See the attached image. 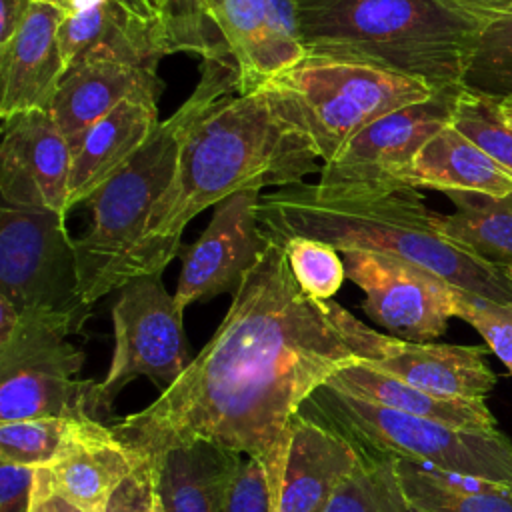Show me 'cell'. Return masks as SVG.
Returning <instances> with one entry per match:
<instances>
[{
	"mask_svg": "<svg viewBox=\"0 0 512 512\" xmlns=\"http://www.w3.org/2000/svg\"><path fill=\"white\" fill-rule=\"evenodd\" d=\"M262 232L264 246L212 338L150 406L110 430L144 460L196 442L250 456L266 470L278 512L300 406L340 368L382 358L394 336L306 294L284 244Z\"/></svg>",
	"mask_w": 512,
	"mask_h": 512,
	"instance_id": "1",
	"label": "cell"
},
{
	"mask_svg": "<svg viewBox=\"0 0 512 512\" xmlns=\"http://www.w3.org/2000/svg\"><path fill=\"white\" fill-rule=\"evenodd\" d=\"M320 156L292 110L266 84L222 98L186 136L172 182L158 198L122 274H162L182 232L204 208L250 186H298Z\"/></svg>",
	"mask_w": 512,
	"mask_h": 512,
	"instance_id": "2",
	"label": "cell"
},
{
	"mask_svg": "<svg viewBox=\"0 0 512 512\" xmlns=\"http://www.w3.org/2000/svg\"><path fill=\"white\" fill-rule=\"evenodd\" d=\"M422 194L412 186L386 192H336L298 184L262 194L258 222L278 238L304 236L338 252L386 254L428 270L450 286L494 302H512V280L442 236L430 222Z\"/></svg>",
	"mask_w": 512,
	"mask_h": 512,
	"instance_id": "3",
	"label": "cell"
},
{
	"mask_svg": "<svg viewBox=\"0 0 512 512\" xmlns=\"http://www.w3.org/2000/svg\"><path fill=\"white\" fill-rule=\"evenodd\" d=\"M306 52L368 60L430 86H460L486 26L444 0H292Z\"/></svg>",
	"mask_w": 512,
	"mask_h": 512,
	"instance_id": "4",
	"label": "cell"
},
{
	"mask_svg": "<svg viewBox=\"0 0 512 512\" xmlns=\"http://www.w3.org/2000/svg\"><path fill=\"white\" fill-rule=\"evenodd\" d=\"M230 94H238L234 64L202 60L200 82L186 102L162 120L148 142L90 196L86 202L92 214L90 226L84 236L74 240L78 292L88 306L122 288L128 256L140 242L158 198L174 178L186 136Z\"/></svg>",
	"mask_w": 512,
	"mask_h": 512,
	"instance_id": "5",
	"label": "cell"
},
{
	"mask_svg": "<svg viewBox=\"0 0 512 512\" xmlns=\"http://www.w3.org/2000/svg\"><path fill=\"white\" fill-rule=\"evenodd\" d=\"M292 110L322 162L376 118L428 100L436 88L380 64L306 52L264 82Z\"/></svg>",
	"mask_w": 512,
	"mask_h": 512,
	"instance_id": "6",
	"label": "cell"
},
{
	"mask_svg": "<svg viewBox=\"0 0 512 512\" xmlns=\"http://www.w3.org/2000/svg\"><path fill=\"white\" fill-rule=\"evenodd\" d=\"M80 330L70 316L18 312L0 296V422L90 416L94 382L78 378L84 354L68 342Z\"/></svg>",
	"mask_w": 512,
	"mask_h": 512,
	"instance_id": "7",
	"label": "cell"
},
{
	"mask_svg": "<svg viewBox=\"0 0 512 512\" xmlns=\"http://www.w3.org/2000/svg\"><path fill=\"white\" fill-rule=\"evenodd\" d=\"M326 424L364 450L512 486V442L500 432L454 428L372 404L328 386L310 396Z\"/></svg>",
	"mask_w": 512,
	"mask_h": 512,
	"instance_id": "8",
	"label": "cell"
},
{
	"mask_svg": "<svg viewBox=\"0 0 512 512\" xmlns=\"http://www.w3.org/2000/svg\"><path fill=\"white\" fill-rule=\"evenodd\" d=\"M0 296L18 312L70 316L84 326L90 308L78 292V260L66 214L2 204Z\"/></svg>",
	"mask_w": 512,
	"mask_h": 512,
	"instance_id": "9",
	"label": "cell"
},
{
	"mask_svg": "<svg viewBox=\"0 0 512 512\" xmlns=\"http://www.w3.org/2000/svg\"><path fill=\"white\" fill-rule=\"evenodd\" d=\"M182 314L162 274L130 280L112 306L114 354L106 376L90 390V416L98 422L132 380L146 376L168 388L188 366Z\"/></svg>",
	"mask_w": 512,
	"mask_h": 512,
	"instance_id": "10",
	"label": "cell"
},
{
	"mask_svg": "<svg viewBox=\"0 0 512 512\" xmlns=\"http://www.w3.org/2000/svg\"><path fill=\"white\" fill-rule=\"evenodd\" d=\"M462 88V84L438 88L428 100L370 122L328 162H322L318 186L354 194L402 188V176L416 154L430 138L452 124Z\"/></svg>",
	"mask_w": 512,
	"mask_h": 512,
	"instance_id": "11",
	"label": "cell"
},
{
	"mask_svg": "<svg viewBox=\"0 0 512 512\" xmlns=\"http://www.w3.org/2000/svg\"><path fill=\"white\" fill-rule=\"evenodd\" d=\"M346 278L362 292V310L390 336L432 342L456 316L454 286L410 262L366 250H346Z\"/></svg>",
	"mask_w": 512,
	"mask_h": 512,
	"instance_id": "12",
	"label": "cell"
},
{
	"mask_svg": "<svg viewBox=\"0 0 512 512\" xmlns=\"http://www.w3.org/2000/svg\"><path fill=\"white\" fill-rule=\"evenodd\" d=\"M262 188L250 186L220 200L202 236L182 252V272L174 294L184 312L192 302L232 294L256 262L264 232L258 228Z\"/></svg>",
	"mask_w": 512,
	"mask_h": 512,
	"instance_id": "13",
	"label": "cell"
},
{
	"mask_svg": "<svg viewBox=\"0 0 512 512\" xmlns=\"http://www.w3.org/2000/svg\"><path fill=\"white\" fill-rule=\"evenodd\" d=\"M72 146L50 110H30L2 120V204L52 210L68 216Z\"/></svg>",
	"mask_w": 512,
	"mask_h": 512,
	"instance_id": "14",
	"label": "cell"
},
{
	"mask_svg": "<svg viewBox=\"0 0 512 512\" xmlns=\"http://www.w3.org/2000/svg\"><path fill=\"white\" fill-rule=\"evenodd\" d=\"M144 462L102 422L84 416L52 462L36 468L46 486L82 512H108L116 490Z\"/></svg>",
	"mask_w": 512,
	"mask_h": 512,
	"instance_id": "15",
	"label": "cell"
},
{
	"mask_svg": "<svg viewBox=\"0 0 512 512\" xmlns=\"http://www.w3.org/2000/svg\"><path fill=\"white\" fill-rule=\"evenodd\" d=\"M62 8L36 2L22 26L0 44V118L50 110L66 74L58 28Z\"/></svg>",
	"mask_w": 512,
	"mask_h": 512,
	"instance_id": "16",
	"label": "cell"
},
{
	"mask_svg": "<svg viewBox=\"0 0 512 512\" xmlns=\"http://www.w3.org/2000/svg\"><path fill=\"white\" fill-rule=\"evenodd\" d=\"M142 92H162L156 62L98 54L68 68L50 114L74 148L92 124Z\"/></svg>",
	"mask_w": 512,
	"mask_h": 512,
	"instance_id": "17",
	"label": "cell"
},
{
	"mask_svg": "<svg viewBox=\"0 0 512 512\" xmlns=\"http://www.w3.org/2000/svg\"><path fill=\"white\" fill-rule=\"evenodd\" d=\"M364 456L350 436L298 414L292 422L278 512H326Z\"/></svg>",
	"mask_w": 512,
	"mask_h": 512,
	"instance_id": "18",
	"label": "cell"
},
{
	"mask_svg": "<svg viewBox=\"0 0 512 512\" xmlns=\"http://www.w3.org/2000/svg\"><path fill=\"white\" fill-rule=\"evenodd\" d=\"M160 92H142L92 124L72 148V174L68 188V212L116 174L158 128Z\"/></svg>",
	"mask_w": 512,
	"mask_h": 512,
	"instance_id": "19",
	"label": "cell"
},
{
	"mask_svg": "<svg viewBox=\"0 0 512 512\" xmlns=\"http://www.w3.org/2000/svg\"><path fill=\"white\" fill-rule=\"evenodd\" d=\"M486 352L484 346L410 342L394 336L382 358L366 362L436 396L484 400L496 384V374L486 364Z\"/></svg>",
	"mask_w": 512,
	"mask_h": 512,
	"instance_id": "20",
	"label": "cell"
},
{
	"mask_svg": "<svg viewBox=\"0 0 512 512\" xmlns=\"http://www.w3.org/2000/svg\"><path fill=\"white\" fill-rule=\"evenodd\" d=\"M324 386L372 404H380L418 418H428L454 428L480 432L498 430L496 418L484 400L444 398L424 392L372 368L366 360L340 368L334 376L328 378Z\"/></svg>",
	"mask_w": 512,
	"mask_h": 512,
	"instance_id": "21",
	"label": "cell"
},
{
	"mask_svg": "<svg viewBox=\"0 0 512 512\" xmlns=\"http://www.w3.org/2000/svg\"><path fill=\"white\" fill-rule=\"evenodd\" d=\"M242 460L240 452L196 442L148 462L166 512H220Z\"/></svg>",
	"mask_w": 512,
	"mask_h": 512,
	"instance_id": "22",
	"label": "cell"
},
{
	"mask_svg": "<svg viewBox=\"0 0 512 512\" xmlns=\"http://www.w3.org/2000/svg\"><path fill=\"white\" fill-rule=\"evenodd\" d=\"M58 40L66 68L98 54L156 64L164 56L156 26L132 16L118 0H100L84 10L64 14Z\"/></svg>",
	"mask_w": 512,
	"mask_h": 512,
	"instance_id": "23",
	"label": "cell"
},
{
	"mask_svg": "<svg viewBox=\"0 0 512 512\" xmlns=\"http://www.w3.org/2000/svg\"><path fill=\"white\" fill-rule=\"evenodd\" d=\"M402 184L416 190H464L486 196L512 194V176L452 124L424 144L404 172Z\"/></svg>",
	"mask_w": 512,
	"mask_h": 512,
	"instance_id": "24",
	"label": "cell"
},
{
	"mask_svg": "<svg viewBox=\"0 0 512 512\" xmlns=\"http://www.w3.org/2000/svg\"><path fill=\"white\" fill-rule=\"evenodd\" d=\"M204 8L236 68L238 94L256 90L280 72L268 0H204Z\"/></svg>",
	"mask_w": 512,
	"mask_h": 512,
	"instance_id": "25",
	"label": "cell"
},
{
	"mask_svg": "<svg viewBox=\"0 0 512 512\" xmlns=\"http://www.w3.org/2000/svg\"><path fill=\"white\" fill-rule=\"evenodd\" d=\"M450 214H430L432 226L448 240L496 268L512 266V194L486 196L448 190Z\"/></svg>",
	"mask_w": 512,
	"mask_h": 512,
	"instance_id": "26",
	"label": "cell"
},
{
	"mask_svg": "<svg viewBox=\"0 0 512 512\" xmlns=\"http://www.w3.org/2000/svg\"><path fill=\"white\" fill-rule=\"evenodd\" d=\"M410 508L418 512H512V486L396 458Z\"/></svg>",
	"mask_w": 512,
	"mask_h": 512,
	"instance_id": "27",
	"label": "cell"
},
{
	"mask_svg": "<svg viewBox=\"0 0 512 512\" xmlns=\"http://www.w3.org/2000/svg\"><path fill=\"white\" fill-rule=\"evenodd\" d=\"M326 512H410L396 456L364 450L360 464L336 490Z\"/></svg>",
	"mask_w": 512,
	"mask_h": 512,
	"instance_id": "28",
	"label": "cell"
},
{
	"mask_svg": "<svg viewBox=\"0 0 512 512\" xmlns=\"http://www.w3.org/2000/svg\"><path fill=\"white\" fill-rule=\"evenodd\" d=\"M160 48L166 54L190 52L202 60L232 62L226 46L210 22L204 0H154Z\"/></svg>",
	"mask_w": 512,
	"mask_h": 512,
	"instance_id": "29",
	"label": "cell"
},
{
	"mask_svg": "<svg viewBox=\"0 0 512 512\" xmlns=\"http://www.w3.org/2000/svg\"><path fill=\"white\" fill-rule=\"evenodd\" d=\"M462 86L498 100L512 96V16L482 28Z\"/></svg>",
	"mask_w": 512,
	"mask_h": 512,
	"instance_id": "30",
	"label": "cell"
},
{
	"mask_svg": "<svg viewBox=\"0 0 512 512\" xmlns=\"http://www.w3.org/2000/svg\"><path fill=\"white\" fill-rule=\"evenodd\" d=\"M452 126L480 146L508 176H512V124L504 118L498 98L462 88Z\"/></svg>",
	"mask_w": 512,
	"mask_h": 512,
	"instance_id": "31",
	"label": "cell"
},
{
	"mask_svg": "<svg viewBox=\"0 0 512 512\" xmlns=\"http://www.w3.org/2000/svg\"><path fill=\"white\" fill-rule=\"evenodd\" d=\"M76 418H34L0 422V462L44 468L64 446Z\"/></svg>",
	"mask_w": 512,
	"mask_h": 512,
	"instance_id": "32",
	"label": "cell"
},
{
	"mask_svg": "<svg viewBox=\"0 0 512 512\" xmlns=\"http://www.w3.org/2000/svg\"><path fill=\"white\" fill-rule=\"evenodd\" d=\"M280 242L290 270L306 294L316 300H330L340 290L346 280V268L334 246L304 236H290Z\"/></svg>",
	"mask_w": 512,
	"mask_h": 512,
	"instance_id": "33",
	"label": "cell"
},
{
	"mask_svg": "<svg viewBox=\"0 0 512 512\" xmlns=\"http://www.w3.org/2000/svg\"><path fill=\"white\" fill-rule=\"evenodd\" d=\"M456 318L468 322L512 374V302H494L454 288Z\"/></svg>",
	"mask_w": 512,
	"mask_h": 512,
	"instance_id": "34",
	"label": "cell"
},
{
	"mask_svg": "<svg viewBox=\"0 0 512 512\" xmlns=\"http://www.w3.org/2000/svg\"><path fill=\"white\" fill-rule=\"evenodd\" d=\"M152 486H154L152 464L144 460L134 470V474L116 490V494L110 500L108 512H144L150 500ZM28 512H82V510L72 506L58 494H54L36 472Z\"/></svg>",
	"mask_w": 512,
	"mask_h": 512,
	"instance_id": "35",
	"label": "cell"
},
{
	"mask_svg": "<svg viewBox=\"0 0 512 512\" xmlns=\"http://www.w3.org/2000/svg\"><path fill=\"white\" fill-rule=\"evenodd\" d=\"M220 512H276L268 476L260 462L244 456L230 480Z\"/></svg>",
	"mask_w": 512,
	"mask_h": 512,
	"instance_id": "36",
	"label": "cell"
},
{
	"mask_svg": "<svg viewBox=\"0 0 512 512\" xmlns=\"http://www.w3.org/2000/svg\"><path fill=\"white\" fill-rule=\"evenodd\" d=\"M36 468L0 462V512H28Z\"/></svg>",
	"mask_w": 512,
	"mask_h": 512,
	"instance_id": "37",
	"label": "cell"
},
{
	"mask_svg": "<svg viewBox=\"0 0 512 512\" xmlns=\"http://www.w3.org/2000/svg\"><path fill=\"white\" fill-rule=\"evenodd\" d=\"M484 24L512 16V0H444Z\"/></svg>",
	"mask_w": 512,
	"mask_h": 512,
	"instance_id": "38",
	"label": "cell"
},
{
	"mask_svg": "<svg viewBox=\"0 0 512 512\" xmlns=\"http://www.w3.org/2000/svg\"><path fill=\"white\" fill-rule=\"evenodd\" d=\"M34 4L36 0H0V44L22 26Z\"/></svg>",
	"mask_w": 512,
	"mask_h": 512,
	"instance_id": "39",
	"label": "cell"
},
{
	"mask_svg": "<svg viewBox=\"0 0 512 512\" xmlns=\"http://www.w3.org/2000/svg\"><path fill=\"white\" fill-rule=\"evenodd\" d=\"M36 2H46V4H54L58 8H62L64 14H72V12H78V10H84L100 0H36Z\"/></svg>",
	"mask_w": 512,
	"mask_h": 512,
	"instance_id": "40",
	"label": "cell"
},
{
	"mask_svg": "<svg viewBox=\"0 0 512 512\" xmlns=\"http://www.w3.org/2000/svg\"><path fill=\"white\" fill-rule=\"evenodd\" d=\"M144 512H166L164 504H162V498H160V492L156 488V480H154V486H152V492H150V500H148V506H146Z\"/></svg>",
	"mask_w": 512,
	"mask_h": 512,
	"instance_id": "41",
	"label": "cell"
},
{
	"mask_svg": "<svg viewBox=\"0 0 512 512\" xmlns=\"http://www.w3.org/2000/svg\"><path fill=\"white\" fill-rule=\"evenodd\" d=\"M498 102H500V110H502L504 118L512 124V96H510V98H502V100H498Z\"/></svg>",
	"mask_w": 512,
	"mask_h": 512,
	"instance_id": "42",
	"label": "cell"
},
{
	"mask_svg": "<svg viewBox=\"0 0 512 512\" xmlns=\"http://www.w3.org/2000/svg\"><path fill=\"white\" fill-rule=\"evenodd\" d=\"M504 270H506V274H508V278H510V280H512V266H510V268H504Z\"/></svg>",
	"mask_w": 512,
	"mask_h": 512,
	"instance_id": "43",
	"label": "cell"
},
{
	"mask_svg": "<svg viewBox=\"0 0 512 512\" xmlns=\"http://www.w3.org/2000/svg\"><path fill=\"white\" fill-rule=\"evenodd\" d=\"M410 512H418V510H414V508H410Z\"/></svg>",
	"mask_w": 512,
	"mask_h": 512,
	"instance_id": "44",
	"label": "cell"
}]
</instances>
